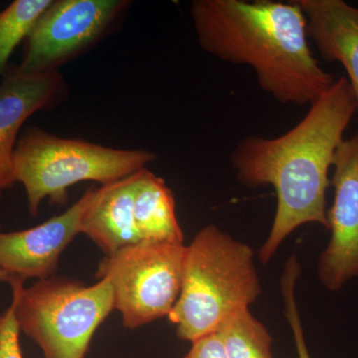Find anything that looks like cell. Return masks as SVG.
I'll list each match as a JSON object with an SVG mask.
<instances>
[{
    "mask_svg": "<svg viewBox=\"0 0 358 358\" xmlns=\"http://www.w3.org/2000/svg\"><path fill=\"white\" fill-rule=\"evenodd\" d=\"M134 214L141 241L185 244L173 193L148 169L134 173Z\"/></svg>",
    "mask_w": 358,
    "mask_h": 358,
    "instance_id": "13",
    "label": "cell"
},
{
    "mask_svg": "<svg viewBox=\"0 0 358 358\" xmlns=\"http://www.w3.org/2000/svg\"><path fill=\"white\" fill-rule=\"evenodd\" d=\"M9 285L20 331L39 346L44 358H86L96 329L115 310L107 279L86 285L54 275L31 287L20 281Z\"/></svg>",
    "mask_w": 358,
    "mask_h": 358,
    "instance_id": "5",
    "label": "cell"
},
{
    "mask_svg": "<svg viewBox=\"0 0 358 358\" xmlns=\"http://www.w3.org/2000/svg\"><path fill=\"white\" fill-rule=\"evenodd\" d=\"M333 169L331 238L320 254L317 278L327 291L338 292L358 278V131L341 143Z\"/></svg>",
    "mask_w": 358,
    "mask_h": 358,
    "instance_id": "8",
    "label": "cell"
},
{
    "mask_svg": "<svg viewBox=\"0 0 358 358\" xmlns=\"http://www.w3.org/2000/svg\"><path fill=\"white\" fill-rule=\"evenodd\" d=\"M52 0H15L0 13V75Z\"/></svg>",
    "mask_w": 358,
    "mask_h": 358,
    "instance_id": "15",
    "label": "cell"
},
{
    "mask_svg": "<svg viewBox=\"0 0 358 358\" xmlns=\"http://www.w3.org/2000/svg\"><path fill=\"white\" fill-rule=\"evenodd\" d=\"M183 358H227L220 336L217 333L208 334L192 343V348Z\"/></svg>",
    "mask_w": 358,
    "mask_h": 358,
    "instance_id": "18",
    "label": "cell"
},
{
    "mask_svg": "<svg viewBox=\"0 0 358 358\" xmlns=\"http://www.w3.org/2000/svg\"><path fill=\"white\" fill-rule=\"evenodd\" d=\"M10 280H9L8 275H7L6 273L4 272L3 270H2L1 268H0V282H9Z\"/></svg>",
    "mask_w": 358,
    "mask_h": 358,
    "instance_id": "19",
    "label": "cell"
},
{
    "mask_svg": "<svg viewBox=\"0 0 358 358\" xmlns=\"http://www.w3.org/2000/svg\"><path fill=\"white\" fill-rule=\"evenodd\" d=\"M63 86L58 71L25 74L17 68L0 84V195L16 182L14 154L21 128L35 113L53 105Z\"/></svg>",
    "mask_w": 358,
    "mask_h": 358,
    "instance_id": "10",
    "label": "cell"
},
{
    "mask_svg": "<svg viewBox=\"0 0 358 358\" xmlns=\"http://www.w3.org/2000/svg\"><path fill=\"white\" fill-rule=\"evenodd\" d=\"M185 249V244L141 241L101 260L96 278L110 282L126 329L169 317L180 294Z\"/></svg>",
    "mask_w": 358,
    "mask_h": 358,
    "instance_id": "6",
    "label": "cell"
},
{
    "mask_svg": "<svg viewBox=\"0 0 358 358\" xmlns=\"http://www.w3.org/2000/svg\"><path fill=\"white\" fill-rule=\"evenodd\" d=\"M216 333L227 358H274L272 334L249 308L231 315Z\"/></svg>",
    "mask_w": 358,
    "mask_h": 358,
    "instance_id": "14",
    "label": "cell"
},
{
    "mask_svg": "<svg viewBox=\"0 0 358 358\" xmlns=\"http://www.w3.org/2000/svg\"><path fill=\"white\" fill-rule=\"evenodd\" d=\"M190 16L202 50L249 66L261 90L282 105H310L336 80L313 55L294 0H193Z\"/></svg>",
    "mask_w": 358,
    "mask_h": 358,
    "instance_id": "2",
    "label": "cell"
},
{
    "mask_svg": "<svg viewBox=\"0 0 358 358\" xmlns=\"http://www.w3.org/2000/svg\"><path fill=\"white\" fill-rule=\"evenodd\" d=\"M134 173L110 185L96 188L82 220L86 235L105 256L141 242L134 223Z\"/></svg>",
    "mask_w": 358,
    "mask_h": 358,
    "instance_id": "12",
    "label": "cell"
},
{
    "mask_svg": "<svg viewBox=\"0 0 358 358\" xmlns=\"http://www.w3.org/2000/svg\"><path fill=\"white\" fill-rule=\"evenodd\" d=\"M293 129L277 138L249 136L231 152L237 180L249 188L271 185L277 197L274 220L259 250V260H272L282 242L308 223L329 229V174L345 133L358 110L346 77H339L310 103Z\"/></svg>",
    "mask_w": 358,
    "mask_h": 358,
    "instance_id": "1",
    "label": "cell"
},
{
    "mask_svg": "<svg viewBox=\"0 0 358 358\" xmlns=\"http://www.w3.org/2000/svg\"><path fill=\"white\" fill-rule=\"evenodd\" d=\"M253 250L216 225H207L186 245L180 294L169 319L190 343L216 333L262 293Z\"/></svg>",
    "mask_w": 358,
    "mask_h": 358,
    "instance_id": "3",
    "label": "cell"
},
{
    "mask_svg": "<svg viewBox=\"0 0 358 358\" xmlns=\"http://www.w3.org/2000/svg\"><path fill=\"white\" fill-rule=\"evenodd\" d=\"M301 275V266L296 255H292L286 262L282 272L281 292L284 301L285 315L288 320L289 326L293 334L294 345H296L298 358H312L308 352L305 331L299 313L298 303L296 299V287Z\"/></svg>",
    "mask_w": 358,
    "mask_h": 358,
    "instance_id": "16",
    "label": "cell"
},
{
    "mask_svg": "<svg viewBox=\"0 0 358 358\" xmlns=\"http://www.w3.org/2000/svg\"><path fill=\"white\" fill-rule=\"evenodd\" d=\"M15 301L0 313V358H24L21 350L20 329L16 320Z\"/></svg>",
    "mask_w": 358,
    "mask_h": 358,
    "instance_id": "17",
    "label": "cell"
},
{
    "mask_svg": "<svg viewBox=\"0 0 358 358\" xmlns=\"http://www.w3.org/2000/svg\"><path fill=\"white\" fill-rule=\"evenodd\" d=\"M129 4L126 0H52L26 37L17 69L25 74L57 71L101 38Z\"/></svg>",
    "mask_w": 358,
    "mask_h": 358,
    "instance_id": "7",
    "label": "cell"
},
{
    "mask_svg": "<svg viewBox=\"0 0 358 358\" xmlns=\"http://www.w3.org/2000/svg\"><path fill=\"white\" fill-rule=\"evenodd\" d=\"M157 159L148 150L103 147L30 127L16 145L14 176L24 186L28 210L35 217L45 199L64 204L71 186L84 181L110 185L147 169Z\"/></svg>",
    "mask_w": 358,
    "mask_h": 358,
    "instance_id": "4",
    "label": "cell"
},
{
    "mask_svg": "<svg viewBox=\"0 0 358 358\" xmlns=\"http://www.w3.org/2000/svg\"><path fill=\"white\" fill-rule=\"evenodd\" d=\"M96 188H90L60 215L29 229L4 232L0 226V268L13 281L54 277L63 252L81 234L82 220Z\"/></svg>",
    "mask_w": 358,
    "mask_h": 358,
    "instance_id": "9",
    "label": "cell"
},
{
    "mask_svg": "<svg viewBox=\"0 0 358 358\" xmlns=\"http://www.w3.org/2000/svg\"><path fill=\"white\" fill-rule=\"evenodd\" d=\"M320 57L345 68L358 103V7L343 0H294Z\"/></svg>",
    "mask_w": 358,
    "mask_h": 358,
    "instance_id": "11",
    "label": "cell"
}]
</instances>
